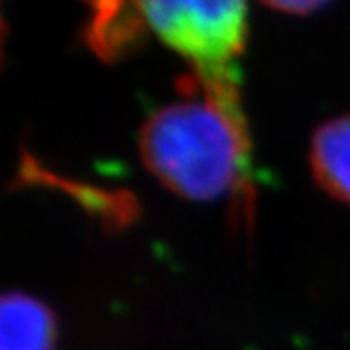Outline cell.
I'll return each instance as SVG.
<instances>
[{"label": "cell", "mask_w": 350, "mask_h": 350, "mask_svg": "<svg viewBox=\"0 0 350 350\" xmlns=\"http://www.w3.org/2000/svg\"><path fill=\"white\" fill-rule=\"evenodd\" d=\"M144 16L137 4L101 2L94 4V14L86 27L90 47L107 61L125 57L140 43L144 29Z\"/></svg>", "instance_id": "obj_5"}, {"label": "cell", "mask_w": 350, "mask_h": 350, "mask_svg": "<svg viewBox=\"0 0 350 350\" xmlns=\"http://www.w3.org/2000/svg\"><path fill=\"white\" fill-rule=\"evenodd\" d=\"M140 154L158 181L191 200H213L250 181V135L239 92L167 105L140 131Z\"/></svg>", "instance_id": "obj_1"}, {"label": "cell", "mask_w": 350, "mask_h": 350, "mask_svg": "<svg viewBox=\"0 0 350 350\" xmlns=\"http://www.w3.org/2000/svg\"><path fill=\"white\" fill-rule=\"evenodd\" d=\"M317 183L342 202H350V113L321 125L312 142Z\"/></svg>", "instance_id": "obj_4"}, {"label": "cell", "mask_w": 350, "mask_h": 350, "mask_svg": "<svg viewBox=\"0 0 350 350\" xmlns=\"http://www.w3.org/2000/svg\"><path fill=\"white\" fill-rule=\"evenodd\" d=\"M146 24L187 59L202 90H238L236 61L247 38L243 2H138Z\"/></svg>", "instance_id": "obj_2"}, {"label": "cell", "mask_w": 350, "mask_h": 350, "mask_svg": "<svg viewBox=\"0 0 350 350\" xmlns=\"http://www.w3.org/2000/svg\"><path fill=\"white\" fill-rule=\"evenodd\" d=\"M271 8H275L278 12L286 14H306L312 12L315 8H319V2H269Z\"/></svg>", "instance_id": "obj_6"}, {"label": "cell", "mask_w": 350, "mask_h": 350, "mask_svg": "<svg viewBox=\"0 0 350 350\" xmlns=\"http://www.w3.org/2000/svg\"><path fill=\"white\" fill-rule=\"evenodd\" d=\"M55 317L36 298L6 294L0 312V350H53Z\"/></svg>", "instance_id": "obj_3"}]
</instances>
